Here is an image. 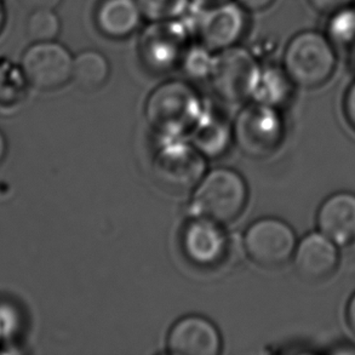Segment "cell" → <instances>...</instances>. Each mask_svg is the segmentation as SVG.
I'll return each instance as SVG.
<instances>
[{"label": "cell", "instance_id": "obj_5", "mask_svg": "<svg viewBox=\"0 0 355 355\" xmlns=\"http://www.w3.org/2000/svg\"><path fill=\"white\" fill-rule=\"evenodd\" d=\"M297 246L293 227L274 217L254 222L244 236V249L250 261L266 269L288 263Z\"/></svg>", "mask_w": 355, "mask_h": 355}, {"label": "cell", "instance_id": "obj_30", "mask_svg": "<svg viewBox=\"0 0 355 355\" xmlns=\"http://www.w3.org/2000/svg\"><path fill=\"white\" fill-rule=\"evenodd\" d=\"M4 9H3V5L0 3V32H1V29H3V26H4Z\"/></svg>", "mask_w": 355, "mask_h": 355}, {"label": "cell", "instance_id": "obj_16", "mask_svg": "<svg viewBox=\"0 0 355 355\" xmlns=\"http://www.w3.org/2000/svg\"><path fill=\"white\" fill-rule=\"evenodd\" d=\"M293 87L283 67L266 66L259 69L252 97L257 103L277 108L288 101Z\"/></svg>", "mask_w": 355, "mask_h": 355}, {"label": "cell", "instance_id": "obj_28", "mask_svg": "<svg viewBox=\"0 0 355 355\" xmlns=\"http://www.w3.org/2000/svg\"><path fill=\"white\" fill-rule=\"evenodd\" d=\"M5 153H6V144H5L3 135L0 132V163H1V160L4 159Z\"/></svg>", "mask_w": 355, "mask_h": 355}, {"label": "cell", "instance_id": "obj_15", "mask_svg": "<svg viewBox=\"0 0 355 355\" xmlns=\"http://www.w3.org/2000/svg\"><path fill=\"white\" fill-rule=\"evenodd\" d=\"M154 24L157 26L146 32L142 42L144 58L153 67H171L181 58L182 35L171 28V26L166 27V22Z\"/></svg>", "mask_w": 355, "mask_h": 355}, {"label": "cell", "instance_id": "obj_19", "mask_svg": "<svg viewBox=\"0 0 355 355\" xmlns=\"http://www.w3.org/2000/svg\"><path fill=\"white\" fill-rule=\"evenodd\" d=\"M61 29L60 19L51 9L33 10L27 24V33L33 43L53 42Z\"/></svg>", "mask_w": 355, "mask_h": 355}, {"label": "cell", "instance_id": "obj_8", "mask_svg": "<svg viewBox=\"0 0 355 355\" xmlns=\"http://www.w3.org/2000/svg\"><path fill=\"white\" fill-rule=\"evenodd\" d=\"M204 170L202 154L189 144L165 146L154 159V178L171 192H188L196 187L202 181Z\"/></svg>", "mask_w": 355, "mask_h": 355}, {"label": "cell", "instance_id": "obj_14", "mask_svg": "<svg viewBox=\"0 0 355 355\" xmlns=\"http://www.w3.org/2000/svg\"><path fill=\"white\" fill-rule=\"evenodd\" d=\"M144 19L137 0H102L96 11L97 28L108 38L129 37Z\"/></svg>", "mask_w": 355, "mask_h": 355}, {"label": "cell", "instance_id": "obj_22", "mask_svg": "<svg viewBox=\"0 0 355 355\" xmlns=\"http://www.w3.org/2000/svg\"><path fill=\"white\" fill-rule=\"evenodd\" d=\"M215 51L202 45L189 49L183 53V67L188 76L193 78H210L215 66Z\"/></svg>", "mask_w": 355, "mask_h": 355}, {"label": "cell", "instance_id": "obj_3", "mask_svg": "<svg viewBox=\"0 0 355 355\" xmlns=\"http://www.w3.org/2000/svg\"><path fill=\"white\" fill-rule=\"evenodd\" d=\"M199 113L197 92L181 80H171L157 87L146 103L149 124L165 136H178L193 130Z\"/></svg>", "mask_w": 355, "mask_h": 355}, {"label": "cell", "instance_id": "obj_27", "mask_svg": "<svg viewBox=\"0 0 355 355\" xmlns=\"http://www.w3.org/2000/svg\"><path fill=\"white\" fill-rule=\"evenodd\" d=\"M346 319L349 330L355 335V293L349 298V302L347 304Z\"/></svg>", "mask_w": 355, "mask_h": 355}, {"label": "cell", "instance_id": "obj_24", "mask_svg": "<svg viewBox=\"0 0 355 355\" xmlns=\"http://www.w3.org/2000/svg\"><path fill=\"white\" fill-rule=\"evenodd\" d=\"M343 112L348 123L355 130V79L347 89L343 97Z\"/></svg>", "mask_w": 355, "mask_h": 355}, {"label": "cell", "instance_id": "obj_11", "mask_svg": "<svg viewBox=\"0 0 355 355\" xmlns=\"http://www.w3.org/2000/svg\"><path fill=\"white\" fill-rule=\"evenodd\" d=\"M186 259L200 268H212L223 262L228 240L221 225L200 217L188 223L182 234Z\"/></svg>", "mask_w": 355, "mask_h": 355}, {"label": "cell", "instance_id": "obj_12", "mask_svg": "<svg viewBox=\"0 0 355 355\" xmlns=\"http://www.w3.org/2000/svg\"><path fill=\"white\" fill-rule=\"evenodd\" d=\"M293 259L301 278L320 282L336 272L340 251L338 246L322 232H312L297 243Z\"/></svg>", "mask_w": 355, "mask_h": 355}, {"label": "cell", "instance_id": "obj_17", "mask_svg": "<svg viewBox=\"0 0 355 355\" xmlns=\"http://www.w3.org/2000/svg\"><path fill=\"white\" fill-rule=\"evenodd\" d=\"M110 77V63L98 51L87 50L73 61L72 80L83 90L92 92L105 85Z\"/></svg>", "mask_w": 355, "mask_h": 355}, {"label": "cell", "instance_id": "obj_10", "mask_svg": "<svg viewBox=\"0 0 355 355\" xmlns=\"http://www.w3.org/2000/svg\"><path fill=\"white\" fill-rule=\"evenodd\" d=\"M168 352L173 355H218L222 337L216 325L202 315H187L168 332Z\"/></svg>", "mask_w": 355, "mask_h": 355}, {"label": "cell", "instance_id": "obj_20", "mask_svg": "<svg viewBox=\"0 0 355 355\" xmlns=\"http://www.w3.org/2000/svg\"><path fill=\"white\" fill-rule=\"evenodd\" d=\"M144 19L150 22H168L186 14L191 0H137Z\"/></svg>", "mask_w": 355, "mask_h": 355}, {"label": "cell", "instance_id": "obj_18", "mask_svg": "<svg viewBox=\"0 0 355 355\" xmlns=\"http://www.w3.org/2000/svg\"><path fill=\"white\" fill-rule=\"evenodd\" d=\"M327 33L337 50L349 53L355 48V5L329 16Z\"/></svg>", "mask_w": 355, "mask_h": 355}, {"label": "cell", "instance_id": "obj_23", "mask_svg": "<svg viewBox=\"0 0 355 355\" xmlns=\"http://www.w3.org/2000/svg\"><path fill=\"white\" fill-rule=\"evenodd\" d=\"M308 3L319 14L330 16L349 5L354 4V0H308Z\"/></svg>", "mask_w": 355, "mask_h": 355}, {"label": "cell", "instance_id": "obj_21", "mask_svg": "<svg viewBox=\"0 0 355 355\" xmlns=\"http://www.w3.org/2000/svg\"><path fill=\"white\" fill-rule=\"evenodd\" d=\"M196 125H198V129L194 134V141L197 142L198 150H200V153L202 152L210 155L221 153L228 141V130L226 126L221 121H217L216 124L209 120L205 121V118L200 124L197 123Z\"/></svg>", "mask_w": 355, "mask_h": 355}, {"label": "cell", "instance_id": "obj_13", "mask_svg": "<svg viewBox=\"0 0 355 355\" xmlns=\"http://www.w3.org/2000/svg\"><path fill=\"white\" fill-rule=\"evenodd\" d=\"M319 232L338 248L355 243V194L337 192L327 198L317 214Z\"/></svg>", "mask_w": 355, "mask_h": 355}, {"label": "cell", "instance_id": "obj_2", "mask_svg": "<svg viewBox=\"0 0 355 355\" xmlns=\"http://www.w3.org/2000/svg\"><path fill=\"white\" fill-rule=\"evenodd\" d=\"M248 198V184L240 173L231 168H216L198 184L193 205L199 216L222 226L241 216Z\"/></svg>", "mask_w": 355, "mask_h": 355}, {"label": "cell", "instance_id": "obj_1", "mask_svg": "<svg viewBox=\"0 0 355 355\" xmlns=\"http://www.w3.org/2000/svg\"><path fill=\"white\" fill-rule=\"evenodd\" d=\"M338 50L327 33L307 29L288 40L283 53V68L295 87L317 89L336 72Z\"/></svg>", "mask_w": 355, "mask_h": 355}, {"label": "cell", "instance_id": "obj_25", "mask_svg": "<svg viewBox=\"0 0 355 355\" xmlns=\"http://www.w3.org/2000/svg\"><path fill=\"white\" fill-rule=\"evenodd\" d=\"M24 8L32 10L51 9L53 10L62 0H19Z\"/></svg>", "mask_w": 355, "mask_h": 355}, {"label": "cell", "instance_id": "obj_6", "mask_svg": "<svg viewBox=\"0 0 355 355\" xmlns=\"http://www.w3.org/2000/svg\"><path fill=\"white\" fill-rule=\"evenodd\" d=\"M73 58L67 49L53 42L33 43L24 51L21 72L39 92H53L72 80Z\"/></svg>", "mask_w": 355, "mask_h": 355}, {"label": "cell", "instance_id": "obj_29", "mask_svg": "<svg viewBox=\"0 0 355 355\" xmlns=\"http://www.w3.org/2000/svg\"><path fill=\"white\" fill-rule=\"evenodd\" d=\"M200 4L205 5H217L221 4V3H226V1H230V0H198Z\"/></svg>", "mask_w": 355, "mask_h": 355}, {"label": "cell", "instance_id": "obj_4", "mask_svg": "<svg viewBox=\"0 0 355 355\" xmlns=\"http://www.w3.org/2000/svg\"><path fill=\"white\" fill-rule=\"evenodd\" d=\"M284 123L277 108L254 103L240 113L234 139L240 150L252 159L268 158L283 144Z\"/></svg>", "mask_w": 355, "mask_h": 355}, {"label": "cell", "instance_id": "obj_9", "mask_svg": "<svg viewBox=\"0 0 355 355\" xmlns=\"http://www.w3.org/2000/svg\"><path fill=\"white\" fill-rule=\"evenodd\" d=\"M245 29L246 10L231 0L207 8L198 22L202 44L215 53L236 46Z\"/></svg>", "mask_w": 355, "mask_h": 355}, {"label": "cell", "instance_id": "obj_7", "mask_svg": "<svg viewBox=\"0 0 355 355\" xmlns=\"http://www.w3.org/2000/svg\"><path fill=\"white\" fill-rule=\"evenodd\" d=\"M259 66L254 53L238 46L216 53L212 69V85L217 95L227 102H241L252 97Z\"/></svg>", "mask_w": 355, "mask_h": 355}, {"label": "cell", "instance_id": "obj_26", "mask_svg": "<svg viewBox=\"0 0 355 355\" xmlns=\"http://www.w3.org/2000/svg\"><path fill=\"white\" fill-rule=\"evenodd\" d=\"M274 0H236V3L246 11H261L267 9Z\"/></svg>", "mask_w": 355, "mask_h": 355}]
</instances>
